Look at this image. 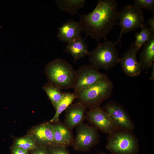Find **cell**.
Returning <instances> with one entry per match:
<instances>
[{
  "label": "cell",
  "mask_w": 154,
  "mask_h": 154,
  "mask_svg": "<svg viewBox=\"0 0 154 154\" xmlns=\"http://www.w3.org/2000/svg\"><path fill=\"white\" fill-rule=\"evenodd\" d=\"M79 23L69 19L58 28L56 36L63 42L67 43L81 37Z\"/></svg>",
  "instance_id": "cell-13"
},
{
  "label": "cell",
  "mask_w": 154,
  "mask_h": 154,
  "mask_svg": "<svg viewBox=\"0 0 154 154\" xmlns=\"http://www.w3.org/2000/svg\"><path fill=\"white\" fill-rule=\"evenodd\" d=\"M85 117L94 127L103 132L111 135L119 130L108 114L100 106L90 109L86 112Z\"/></svg>",
  "instance_id": "cell-8"
},
{
  "label": "cell",
  "mask_w": 154,
  "mask_h": 154,
  "mask_svg": "<svg viewBox=\"0 0 154 154\" xmlns=\"http://www.w3.org/2000/svg\"><path fill=\"white\" fill-rule=\"evenodd\" d=\"M98 154H108L106 153H104V152H100Z\"/></svg>",
  "instance_id": "cell-29"
},
{
  "label": "cell",
  "mask_w": 154,
  "mask_h": 154,
  "mask_svg": "<svg viewBox=\"0 0 154 154\" xmlns=\"http://www.w3.org/2000/svg\"><path fill=\"white\" fill-rule=\"evenodd\" d=\"M104 110L118 129L130 132L133 129V123L121 106L115 103H110L106 105Z\"/></svg>",
  "instance_id": "cell-10"
},
{
  "label": "cell",
  "mask_w": 154,
  "mask_h": 154,
  "mask_svg": "<svg viewBox=\"0 0 154 154\" xmlns=\"http://www.w3.org/2000/svg\"><path fill=\"white\" fill-rule=\"evenodd\" d=\"M14 146L27 151L37 148L36 141L32 136H27L17 139Z\"/></svg>",
  "instance_id": "cell-22"
},
{
  "label": "cell",
  "mask_w": 154,
  "mask_h": 154,
  "mask_svg": "<svg viewBox=\"0 0 154 154\" xmlns=\"http://www.w3.org/2000/svg\"><path fill=\"white\" fill-rule=\"evenodd\" d=\"M106 148L112 154H137L139 147L137 139L130 131H118L110 135Z\"/></svg>",
  "instance_id": "cell-6"
},
{
  "label": "cell",
  "mask_w": 154,
  "mask_h": 154,
  "mask_svg": "<svg viewBox=\"0 0 154 154\" xmlns=\"http://www.w3.org/2000/svg\"><path fill=\"white\" fill-rule=\"evenodd\" d=\"M92 65H84L77 70L73 88L74 91L87 87L106 76Z\"/></svg>",
  "instance_id": "cell-9"
},
{
  "label": "cell",
  "mask_w": 154,
  "mask_h": 154,
  "mask_svg": "<svg viewBox=\"0 0 154 154\" xmlns=\"http://www.w3.org/2000/svg\"><path fill=\"white\" fill-rule=\"evenodd\" d=\"M50 152L51 154H69L65 147L58 145L53 146Z\"/></svg>",
  "instance_id": "cell-24"
},
{
  "label": "cell",
  "mask_w": 154,
  "mask_h": 154,
  "mask_svg": "<svg viewBox=\"0 0 154 154\" xmlns=\"http://www.w3.org/2000/svg\"><path fill=\"white\" fill-rule=\"evenodd\" d=\"M112 86L106 76L87 87L74 91L78 102L90 109L100 106L101 104L111 95Z\"/></svg>",
  "instance_id": "cell-2"
},
{
  "label": "cell",
  "mask_w": 154,
  "mask_h": 154,
  "mask_svg": "<svg viewBox=\"0 0 154 154\" xmlns=\"http://www.w3.org/2000/svg\"><path fill=\"white\" fill-rule=\"evenodd\" d=\"M151 67L152 70L151 74L150 79L151 80H153L154 79V64L152 65Z\"/></svg>",
  "instance_id": "cell-28"
},
{
  "label": "cell",
  "mask_w": 154,
  "mask_h": 154,
  "mask_svg": "<svg viewBox=\"0 0 154 154\" xmlns=\"http://www.w3.org/2000/svg\"><path fill=\"white\" fill-rule=\"evenodd\" d=\"M76 127V137L72 143L76 149L87 150L98 142L99 135L95 127L83 123Z\"/></svg>",
  "instance_id": "cell-7"
},
{
  "label": "cell",
  "mask_w": 154,
  "mask_h": 154,
  "mask_svg": "<svg viewBox=\"0 0 154 154\" xmlns=\"http://www.w3.org/2000/svg\"><path fill=\"white\" fill-rule=\"evenodd\" d=\"M117 24L120 28L118 39L115 42L116 44L120 42L123 34L142 28L145 21L141 9L134 4L126 5L118 12Z\"/></svg>",
  "instance_id": "cell-5"
},
{
  "label": "cell",
  "mask_w": 154,
  "mask_h": 154,
  "mask_svg": "<svg viewBox=\"0 0 154 154\" xmlns=\"http://www.w3.org/2000/svg\"><path fill=\"white\" fill-rule=\"evenodd\" d=\"M143 48L140 55L139 62L142 69H148L154 64V35L143 46Z\"/></svg>",
  "instance_id": "cell-17"
},
{
  "label": "cell",
  "mask_w": 154,
  "mask_h": 154,
  "mask_svg": "<svg viewBox=\"0 0 154 154\" xmlns=\"http://www.w3.org/2000/svg\"><path fill=\"white\" fill-rule=\"evenodd\" d=\"M32 137L36 142L43 145H55L52 125L46 123L38 125L32 131Z\"/></svg>",
  "instance_id": "cell-14"
},
{
  "label": "cell",
  "mask_w": 154,
  "mask_h": 154,
  "mask_svg": "<svg viewBox=\"0 0 154 154\" xmlns=\"http://www.w3.org/2000/svg\"><path fill=\"white\" fill-rule=\"evenodd\" d=\"M86 108L78 102L71 104L65 110L64 125L69 129L82 123Z\"/></svg>",
  "instance_id": "cell-12"
},
{
  "label": "cell",
  "mask_w": 154,
  "mask_h": 154,
  "mask_svg": "<svg viewBox=\"0 0 154 154\" xmlns=\"http://www.w3.org/2000/svg\"><path fill=\"white\" fill-rule=\"evenodd\" d=\"M103 42L99 43L96 47L90 52L89 61L91 64L99 68H110L118 62L119 58L115 42L105 38Z\"/></svg>",
  "instance_id": "cell-4"
},
{
  "label": "cell",
  "mask_w": 154,
  "mask_h": 154,
  "mask_svg": "<svg viewBox=\"0 0 154 154\" xmlns=\"http://www.w3.org/2000/svg\"><path fill=\"white\" fill-rule=\"evenodd\" d=\"M118 4L115 0H99L91 12L80 15L78 22L82 31L98 41L106 37L114 26L117 25Z\"/></svg>",
  "instance_id": "cell-1"
},
{
  "label": "cell",
  "mask_w": 154,
  "mask_h": 154,
  "mask_svg": "<svg viewBox=\"0 0 154 154\" xmlns=\"http://www.w3.org/2000/svg\"><path fill=\"white\" fill-rule=\"evenodd\" d=\"M133 2V4L139 8L150 11L154 14V0H134Z\"/></svg>",
  "instance_id": "cell-23"
},
{
  "label": "cell",
  "mask_w": 154,
  "mask_h": 154,
  "mask_svg": "<svg viewBox=\"0 0 154 154\" xmlns=\"http://www.w3.org/2000/svg\"><path fill=\"white\" fill-rule=\"evenodd\" d=\"M147 24L150 26L151 30L154 32V15L149 18L147 21Z\"/></svg>",
  "instance_id": "cell-27"
},
{
  "label": "cell",
  "mask_w": 154,
  "mask_h": 154,
  "mask_svg": "<svg viewBox=\"0 0 154 154\" xmlns=\"http://www.w3.org/2000/svg\"><path fill=\"white\" fill-rule=\"evenodd\" d=\"M52 127L55 145L65 147L72 143L73 140L72 134L70 129L63 124L58 123L52 125Z\"/></svg>",
  "instance_id": "cell-16"
},
{
  "label": "cell",
  "mask_w": 154,
  "mask_h": 154,
  "mask_svg": "<svg viewBox=\"0 0 154 154\" xmlns=\"http://www.w3.org/2000/svg\"><path fill=\"white\" fill-rule=\"evenodd\" d=\"M42 88L56 109L62 99L64 93L58 88L49 82L45 84Z\"/></svg>",
  "instance_id": "cell-20"
},
{
  "label": "cell",
  "mask_w": 154,
  "mask_h": 154,
  "mask_svg": "<svg viewBox=\"0 0 154 154\" xmlns=\"http://www.w3.org/2000/svg\"><path fill=\"white\" fill-rule=\"evenodd\" d=\"M44 72L50 83L60 90L73 88L76 70L66 60L56 58L45 66Z\"/></svg>",
  "instance_id": "cell-3"
},
{
  "label": "cell",
  "mask_w": 154,
  "mask_h": 154,
  "mask_svg": "<svg viewBox=\"0 0 154 154\" xmlns=\"http://www.w3.org/2000/svg\"><path fill=\"white\" fill-rule=\"evenodd\" d=\"M32 154H48L47 151L44 147H41L37 149L34 151Z\"/></svg>",
  "instance_id": "cell-26"
},
{
  "label": "cell",
  "mask_w": 154,
  "mask_h": 154,
  "mask_svg": "<svg viewBox=\"0 0 154 154\" xmlns=\"http://www.w3.org/2000/svg\"><path fill=\"white\" fill-rule=\"evenodd\" d=\"M141 28V30L135 34V42L133 44L138 50L154 35V32L147 25L144 24Z\"/></svg>",
  "instance_id": "cell-21"
},
{
  "label": "cell",
  "mask_w": 154,
  "mask_h": 154,
  "mask_svg": "<svg viewBox=\"0 0 154 154\" xmlns=\"http://www.w3.org/2000/svg\"><path fill=\"white\" fill-rule=\"evenodd\" d=\"M138 51L133 44L119 58L118 62L121 64L123 72L129 76H137L142 69L137 58Z\"/></svg>",
  "instance_id": "cell-11"
},
{
  "label": "cell",
  "mask_w": 154,
  "mask_h": 154,
  "mask_svg": "<svg viewBox=\"0 0 154 154\" xmlns=\"http://www.w3.org/2000/svg\"><path fill=\"white\" fill-rule=\"evenodd\" d=\"M55 4L60 10L74 15L78 13V11L85 5L84 0H56Z\"/></svg>",
  "instance_id": "cell-18"
},
{
  "label": "cell",
  "mask_w": 154,
  "mask_h": 154,
  "mask_svg": "<svg viewBox=\"0 0 154 154\" xmlns=\"http://www.w3.org/2000/svg\"><path fill=\"white\" fill-rule=\"evenodd\" d=\"M76 99L74 93L70 92L64 93L62 99L58 105L56 112L53 117L50 121V123L56 122L58 121L60 115Z\"/></svg>",
  "instance_id": "cell-19"
},
{
  "label": "cell",
  "mask_w": 154,
  "mask_h": 154,
  "mask_svg": "<svg viewBox=\"0 0 154 154\" xmlns=\"http://www.w3.org/2000/svg\"><path fill=\"white\" fill-rule=\"evenodd\" d=\"M64 52L73 57L74 63L81 58L88 56L90 52L85 38H82V36L68 42Z\"/></svg>",
  "instance_id": "cell-15"
},
{
  "label": "cell",
  "mask_w": 154,
  "mask_h": 154,
  "mask_svg": "<svg viewBox=\"0 0 154 154\" xmlns=\"http://www.w3.org/2000/svg\"><path fill=\"white\" fill-rule=\"evenodd\" d=\"M12 153L13 154H28V151L15 146L12 150Z\"/></svg>",
  "instance_id": "cell-25"
}]
</instances>
